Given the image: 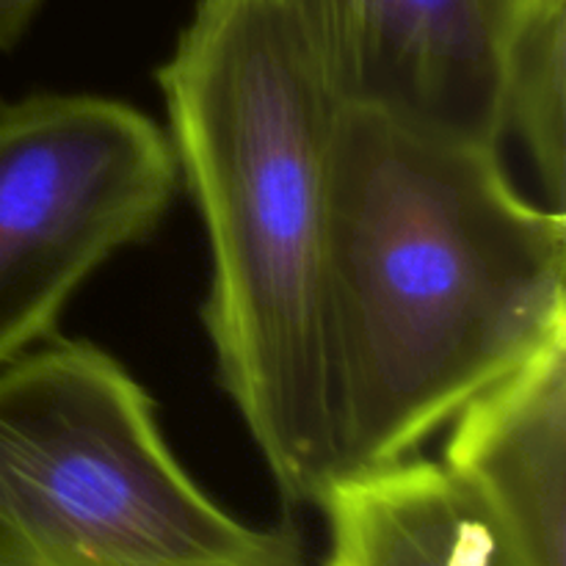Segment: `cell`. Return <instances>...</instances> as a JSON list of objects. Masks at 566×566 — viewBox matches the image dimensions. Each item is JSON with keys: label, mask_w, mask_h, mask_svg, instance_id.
Segmentation results:
<instances>
[{"label": "cell", "mask_w": 566, "mask_h": 566, "mask_svg": "<svg viewBox=\"0 0 566 566\" xmlns=\"http://www.w3.org/2000/svg\"><path fill=\"white\" fill-rule=\"evenodd\" d=\"M332 335L343 473L407 459L566 335V219L501 147L337 111Z\"/></svg>", "instance_id": "6da1fadb"}, {"label": "cell", "mask_w": 566, "mask_h": 566, "mask_svg": "<svg viewBox=\"0 0 566 566\" xmlns=\"http://www.w3.org/2000/svg\"><path fill=\"white\" fill-rule=\"evenodd\" d=\"M210 247L216 374L287 506L340 479L332 177L340 103L271 0H197L158 66Z\"/></svg>", "instance_id": "7a4b0ae2"}, {"label": "cell", "mask_w": 566, "mask_h": 566, "mask_svg": "<svg viewBox=\"0 0 566 566\" xmlns=\"http://www.w3.org/2000/svg\"><path fill=\"white\" fill-rule=\"evenodd\" d=\"M0 566H310L296 525L241 523L175 457L108 352L55 340L0 365Z\"/></svg>", "instance_id": "3957f363"}, {"label": "cell", "mask_w": 566, "mask_h": 566, "mask_svg": "<svg viewBox=\"0 0 566 566\" xmlns=\"http://www.w3.org/2000/svg\"><path fill=\"white\" fill-rule=\"evenodd\" d=\"M177 188L169 136L130 103H0V365L55 337L72 296L158 230Z\"/></svg>", "instance_id": "277c9868"}, {"label": "cell", "mask_w": 566, "mask_h": 566, "mask_svg": "<svg viewBox=\"0 0 566 566\" xmlns=\"http://www.w3.org/2000/svg\"><path fill=\"white\" fill-rule=\"evenodd\" d=\"M332 97L415 130L501 147L503 39L484 0H271Z\"/></svg>", "instance_id": "5b68a950"}, {"label": "cell", "mask_w": 566, "mask_h": 566, "mask_svg": "<svg viewBox=\"0 0 566 566\" xmlns=\"http://www.w3.org/2000/svg\"><path fill=\"white\" fill-rule=\"evenodd\" d=\"M442 468L531 566H566V335L451 420Z\"/></svg>", "instance_id": "8992f818"}, {"label": "cell", "mask_w": 566, "mask_h": 566, "mask_svg": "<svg viewBox=\"0 0 566 566\" xmlns=\"http://www.w3.org/2000/svg\"><path fill=\"white\" fill-rule=\"evenodd\" d=\"M324 566H531L442 462L398 459L326 486Z\"/></svg>", "instance_id": "52a82bcc"}, {"label": "cell", "mask_w": 566, "mask_h": 566, "mask_svg": "<svg viewBox=\"0 0 566 566\" xmlns=\"http://www.w3.org/2000/svg\"><path fill=\"white\" fill-rule=\"evenodd\" d=\"M503 133H514L553 208L566 180V0L520 22L503 42Z\"/></svg>", "instance_id": "ba28073f"}, {"label": "cell", "mask_w": 566, "mask_h": 566, "mask_svg": "<svg viewBox=\"0 0 566 566\" xmlns=\"http://www.w3.org/2000/svg\"><path fill=\"white\" fill-rule=\"evenodd\" d=\"M44 0H0V50L20 44Z\"/></svg>", "instance_id": "9c48e42d"}, {"label": "cell", "mask_w": 566, "mask_h": 566, "mask_svg": "<svg viewBox=\"0 0 566 566\" xmlns=\"http://www.w3.org/2000/svg\"><path fill=\"white\" fill-rule=\"evenodd\" d=\"M484 3L486 9H490L492 20H495L497 33H501V39L506 42V36L520 25V22H525L528 17H534L536 11L547 9V6L562 3V0H484Z\"/></svg>", "instance_id": "30bf717a"}]
</instances>
